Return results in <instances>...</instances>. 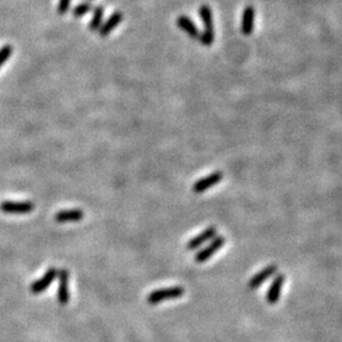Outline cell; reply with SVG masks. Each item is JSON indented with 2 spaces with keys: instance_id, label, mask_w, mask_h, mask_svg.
<instances>
[{
  "instance_id": "obj_1",
  "label": "cell",
  "mask_w": 342,
  "mask_h": 342,
  "mask_svg": "<svg viewBox=\"0 0 342 342\" xmlns=\"http://www.w3.org/2000/svg\"><path fill=\"white\" fill-rule=\"evenodd\" d=\"M202 21L204 23V32L200 36V41L204 46H211L214 41V26H213V15L212 10L208 5H202L199 9Z\"/></svg>"
},
{
  "instance_id": "obj_2",
  "label": "cell",
  "mask_w": 342,
  "mask_h": 342,
  "mask_svg": "<svg viewBox=\"0 0 342 342\" xmlns=\"http://www.w3.org/2000/svg\"><path fill=\"white\" fill-rule=\"evenodd\" d=\"M185 293L184 288L182 287H170V288H163V289L153 290L147 297V301L151 306L161 303V301L166 299H176V298L183 297Z\"/></svg>"
},
{
  "instance_id": "obj_3",
  "label": "cell",
  "mask_w": 342,
  "mask_h": 342,
  "mask_svg": "<svg viewBox=\"0 0 342 342\" xmlns=\"http://www.w3.org/2000/svg\"><path fill=\"white\" fill-rule=\"evenodd\" d=\"M226 242V238L223 236H215L213 239H212L211 242L208 244V246L204 247L203 250H200V251L196 252L195 257H194V260H195V263H206V261H208L209 258H211L215 252L219 251L220 249L223 247V245H225Z\"/></svg>"
},
{
  "instance_id": "obj_4",
  "label": "cell",
  "mask_w": 342,
  "mask_h": 342,
  "mask_svg": "<svg viewBox=\"0 0 342 342\" xmlns=\"http://www.w3.org/2000/svg\"><path fill=\"white\" fill-rule=\"evenodd\" d=\"M34 206L31 202H10L0 203V211L7 214H27L33 211Z\"/></svg>"
},
{
  "instance_id": "obj_5",
  "label": "cell",
  "mask_w": 342,
  "mask_h": 342,
  "mask_svg": "<svg viewBox=\"0 0 342 342\" xmlns=\"http://www.w3.org/2000/svg\"><path fill=\"white\" fill-rule=\"evenodd\" d=\"M223 179V172L222 171H215L213 174L207 175V176L202 177L200 180L195 183L193 185V192L195 194H200L207 192L208 189L213 188L214 185L219 184Z\"/></svg>"
},
{
  "instance_id": "obj_6",
  "label": "cell",
  "mask_w": 342,
  "mask_h": 342,
  "mask_svg": "<svg viewBox=\"0 0 342 342\" xmlns=\"http://www.w3.org/2000/svg\"><path fill=\"white\" fill-rule=\"evenodd\" d=\"M57 269L55 268L48 269L41 279L36 280V281L31 285V292L33 293V294H41L42 292H45V290L52 284L56 276H57Z\"/></svg>"
},
{
  "instance_id": "obj_7",
  "label": "cell",
  "mask_w": 342,
  "mask_h": 342,
  "mask_svg": "<svg viewBox=\"0 0 342 342\" xmlns=\"http://www.w3.org/2000/svg\"><path fill=\"white\" fill-rule=\"evenodd\" d=\"M57 276L60 283H58V292H57V299L61 306L67 304L70 299L69 293V271L66 269H61L57 271Z\"/></svg>"
},
{
  "instance_id": "obj_8",
  "label": "cell",
  "mask_w": 342,
  "mask_h": 342,
  "mask_svg": "<svg viewBox=\"0 0 342 342\" xmlns=\"http://www.w3.org/2000/svg\"><path fill=\"white\" fill-rule=\"evenodd\" d=\"M285 281V276L283 274H279L274 278L273 283L269 287L268 293H266V300H268L269 304H276L281 297V289L283 285H284Z\"/></svg>"
},
{
  "instance_id": "obj_9",
  "label": "cell",
  "mask_w": 342,
  "mask_h": 342,
  "mask_svg": "<svg viewBox=\"0 0 342 342\" xmlns=\"http://www.w3.org/2000/svg\"><path fill=\"white\" fill-rule=\"evenodd\" d=\"M276 271H278V268H276V265L266 266L265 269H263L261 271H258V273L255 274V275L252 276L251 279H250L249 288L252 290L257 289V288L261 287V285H263L264 283L266 281V280L270 279L271 276L275 275Z\"/></svg>"
},
{
  "instance_id": "obj_10",
  "label": "cell",
  "mask_w": 342,
  "mask_h": 342,
  "mask_svg": "<svg viewBox=\"0 0 342 342\" xmlns=\"http://www.w3.org/2000/svg\"><path fill=\"white\" fill-rule=\"evenodd\" d=\"M215 236H217V228L213 227V226H212V227L206 228L203 232L199 233L198 236L193 237V238L190 239L189 242H188L187 249L188 250H196L198 247H200L202 245L206 244V242L212 241V239H213Z\"/></svg>"
},
{
  "instance_id": "obj_11",
  "label": "cell",
  "mask_w": 342,
  "mask_h": 342,
  "mask_svg": "<svg viewBox=\"0 0 342 342\" xmlns=\"http://www.w3.org/2000/svg\"><path fill=\"white\" fill-rule=\"evenodd\" d=\"M176 24L182 31H184L185 33H187L189 37H192L193 39H196V41L200 39L202 33L199 32L198 27L195 26V23H194L189 17H187V15H180V17H177Z\"/></svg>"
},
{
  "instance_id": "obj_12",
  "label": "cell",
  "mask_w": 342,
  "mask_h": 342,
  "mask_svg": "<svg viewBox=\"0 0 342 342\" xmlns=\"http://www.w3.org/2000/svg\"><path fill=\"white\" fill-rule=\"evenodd\" d=\"M254 23H255V9L252 5L245 8L244 14H242L241 21V32L245 36H249L254 31Z\"/></svg>"
},
{
  "instance_id": "obj_13",
  "label": "cell",
  "mask_w": 342,
  "mask_h": 342,
  "mask_svg": "<svg viewBox=\"0 0 342 342\" xmlns=\"http://www.w3.org/2000/svg\"><path fill=\"white\" fill-rule=\"evenodd\" d=\"M84 218V212L82 209H64L56 213L55 219L58 223H69V222H79Z\"/></svg>"
},
{
  "instance_id": "obj_14",
  "label": "cell",
  "mask_w": 342,
  "mask_h": 342,
  "mask_svg": "<svg viewBox=\"0 0 342 342\" xmlns=\"http://www.w3.org/2000/svg\"><path fill=\"white\" fill-rule=\"evenodd\" d=\"M122 19H123L122 13L120 12L113 13V14L108 18V21L106 22V23H104L103 26L99 28V34H100L102 37L108 36V34H109L113 29L117 28V26L120 23V22H122Z\"/></svg>"
},
{
  "instance_id": "obj_15",
  "label": "cell",
  "mask_w": 342,
  "mask_h": 342,
  "mask_svg": "<svg viewBox=\"0 0 342 342\" xmlns=\"http://www.w3.org/2000/svg\"><path fill=\"white\" fill-rule=\"evenodd\" d=\"M103 13H104V8L102 5H98V7L94 9V15L93 19H91L90 24H89V28L90 31L95 32L99 31V28L102 27V19H103Z\"/></svg>"
},
{
  "instance_id": "obj_16",
  "label": "cell",
  "mask_w": 342,
  "mask_h": 342,
  "mask_svg": "<svg viewBox=\"0 0 342 342\" xmlns=\"http://www.w3.org/2000/svg\"><path fill=\"white\" fill-rule=\"evenodd\" d=\"M90 10H91L90 3H82V4L76 5V7L74 8V10H72V14H74V17L80 18V17H83V15H85L86 13L90 12Z\"/></svg>"
},
{
  "instance_id": "obj_17",
  "label": "cell",
  "mask_w": 342,
  "mask_h": 342,
  "mask_svg": "<svg viewBox=\"0 0 342 342\" xmlns=\"http://www.w3.org/2000/svg\"><path fill=\"white\" fill-rule=\"evenodd\" d=\"M12 51H13L12 46L9 45H5L0 48V67H2V65L7 63L8 58H9L10 55H12Z\"/></svg>"
},
{
  "instance_id": "obj_18",
  "label": "cell",
  "mask_w": 342,
  "mask_h": 342,
  "mask_svg": "<svg viewBox=\"0 0 342 342\" xmlns=\"http://www.w3.org/2000/svg\"><path fill=\"white\" fill-rule=\"evenodd\" d=\"M70 4H71V0H60L58 2V7H57V13L60 15L66 14V12L69 10Z\"/></svg>"
}]
</instances>
